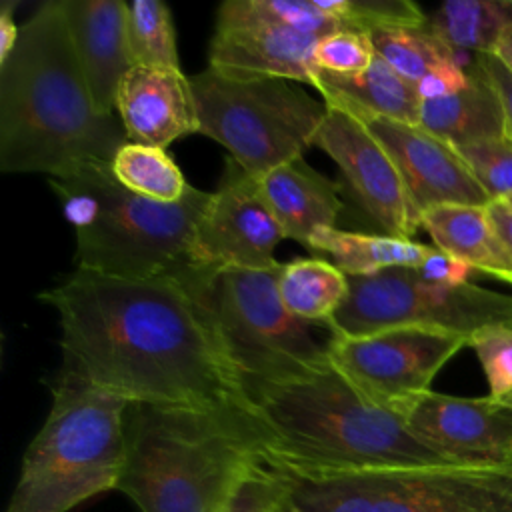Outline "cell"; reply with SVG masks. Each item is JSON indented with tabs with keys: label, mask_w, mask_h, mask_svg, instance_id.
I'll use <instances>...</instances> for the list:
<instances>
[{
	"label": "cell",
	"mask_w": 512,
	"mask_h": 512,
	"mask_svg": "<svg viewBox=\"0 0 512 512\" xmlns=\"http://www.w3.org/2000/svg\"><path fill=\"white\" fill-rule=\"evenodd\" d=\"M508 398H510V400H512V396H508Z\"/></svg>",
	"instance_id": "cell-43"
},
{
	"label": "cell",
	"mask_w": 512,
	"mask_h": 512,
	"mask_svg": "<svg viewBox=\"0 0 512 512\" xmlns=\"http://www.w3.org/2000/svg\"><path fill=\"white\" fill-rule=\"evenodd\" d=\"M420 276H424L430 282L444 284V286H464L470 284V276L474 274V268L466 262L454 258L452 254L432 246L430 254L418 268Z\"/></svg>",
	"instance_id": "cell-36"
},
{
	"label": "cell",
	"mask_w": 512,
	"mask_h": 512,
	"mask_svg": "<svg viewBox=\"0 0 512 512\" xmlns=\"http://www.w3.org/2000/svg\"><path fill=\"white\" fill-rule=\"evenodd\" d=\"M468 86L452 96L422 100L418 126L454 148L504 136V114L490 82L474 66H468Z\"/></svg>",
	"instance_id": "cell-23"
},
{
	"label": "cell",
	"mask_w": 512,
	"mask_h": 512,
	"mask_svg": "<svg viewBox=\"0 0 512 512\" xmlns=\"http://www.w3.org/2000/svg\"><path fill=\"white\" fill-rule=\"evenodd\" d=\"M262 452L260 430L242 408L130 404L118 490L142 512H222Z\"/></svg>",
	"instance_id": "cell-4"
},
{
	"label": "cell",
	"mask_w": 512,
	"mask_h": 512,
	"mask_svg": "<svg viewBox=\"0 0 512 512\" xmlns=\"http://www.w3.org/2000/svg\"><path fill=\"white\" fill-rule=\"evenodd\" d=\"M266 22L296 28L314 36L348 30L330 10L326 0H228L220 4L216 26Z\"/></svg>",
	"instance_id": "cell-28"
},
{
	"label": "cell",
	"mask_w": 512,
	"mask_h": 512,
	"mask_svg": "<svg viewBox=\"0 0 512 512\" xmlns=\"http://www.w3.org/2000/svg\"><path fill=\"white\" fill-rule=\"evenodd\" d=\"M358 120L390 154L420 216L438 206H488L492 202L452 144L414 124L380 116Z\"/></svg>",
	"instance_id": "cell-15"
},
{
	"label": "cell",
	"mask_w": 512,
	"mask_h": 512,
	"mask_svg": "<svg viewBox=\"0 0 512 512\" xmlns=\"http://www.w3.org/2000/svg\"><path fill=\"white\" fill-rule=\"evenodd\" d=\"M468 82H470V72L458 54V58L428 72L416 84V92L420 100H438V98H446L462 92L468 86Z\"/></svg>",
	"instance_id": "cell-35"
},
{
	"label": "cell",
	"mask_w": 512,
	"mask_h": 512,
	"mask_svg": "<svg viewBox=\"0 0 512 512\" xmlns=\"http://www.w3.org/2000/svg\"><path fill=\"white\" fill-rule=\"evenodd\" d=\"M374 512H512V466L368 470Z\"/></svg>",
	"instance_id": "cell-14"
},
{
	"label": "cell",
	"mask_w": 512,
	"mask_h": 512,
	"mask_svg": "<svg viewBox=\"0 0 512 512\" xmlns=\"http://www.w3.org/2000/svg\"><path fill=\"white\" fill-rule=\"evenodd\" d=\"M282 498V484L262 452L236 482L222 512H276Z\"/></svg>",
	"instance_id": "cell-34"
},
{
	"label": "cell",
	"mask_w": 512,
	"mask_h": 512,
	"mask_svg": "<svg viewBox=\"0 0 512 512\" xmlns=\"http://www.w3.org/2000/svg\"><path fill=\"white\" fill-rule=\"evenodd\" d=\"M128 406V400L62 366L52 408L24 452L4 512H68L96 494L118 490Z\"/></svg>",
	"instance_id": "cell-6"
},
{
	"label": "cell",
	"mask_w": 512,
	"mask_h": 512,
	"mask_svg": "<svg viewBox=\"0 0 512 512\" xmlns=\"http://www.w3.org/2000/svg\"><path fill=\"white\" fill-rule=\"evenodd\" d=\"M110 168L126 190L156 202H178L190 188L164 148L126 142L114 154Z\"/></svg>",
	"instance_id": "cell-27"
},
{
	"label": "cell",
	"mask_w": 512,
	"mask_h": 512,
	"mask_svg": "<svg viewBox=\"0 0 512 512\" xmlns=\"http://www.w3.org/2000/svg\"><path fill=\"white\" fill-rule=\"evenodd\" d=\"M408 428L462 466H512V400L424 392L398 408Z\"/></svg>",
	"instance_id": "cell-13"
},
{
	"label": "cell",
	"mask_w": 512,
	"mask_h": 512,
	"mask_svg": "<svg viewBox=\"0 0 512 512\" xmlns=\"http://www.w3.org/2000/svg\"><path fill=\"white\" fill-rule=\"evenodd\" d=\"M76 232V266L116 278H152L190 262V246L210 192L188 188L178 202L126 190L110 164L90 162L48 178Z\"/></svg>",
	"instance_id": "cell-5"
},
{
	"label": "cell",
	"mask_w": 512,
	"mask_h": 512,
	"mask_svg": "<svg viewBox=\"0 0 512 512\" xmlns=\"http://www.w3.org/2000/svg\"><path fill=\"white\" fill-rule=\"evenodd\" d=\"M128 142L118 118L98 112L62 0L42 2L0 64V170L48 178L110 164Z\"/></svg>",
	"instance_id": "cell-2"
},
{
	"label": "cell",
	"mask_w": 512,
	"mask_h": 512,
	"mask_svg": "<svg viewBox=\"0 0 512 512\" xmlns=\"http://www.w3.org/2000/svg\"><path fill=\"white\" fill-rule=\"evenodd\" d=\"M200 132L248 174L304 158L328 112L326 102L278 78H232L206 68L190 78Z\"/></svg>",
	"instance_id": "cell-8"
},
{
	"label": "cell",
	"mask_w": 512,
	"mask_h": 512,
	"mask_svg": "<svg viewBox=\"0 0 512 512\" xmlns=\"http://www.w3.org/2000/svg\"><path fill=\"white\" fill-rule=\"evenodd\" d=\"M116 114L134 144L166 148L200 132L192 82L180 68L132 66L118 86Z\"/></svg>",
	"instance_id": "cell-16"
},
{
	"label": "cell",
	"mask_w": 512,
	"mask_h": 512,
	"mask_svg": "<svg viewBox=\"0 0 512 512\" xmlns=\"http://www.w3.org/2000/svg\"><path fill=\"white\" fill-rule=\"evenodd\" d=\"M254 178L286 238L310 250L316 232L336 228L344 208L340 200L342 184L316 172L304 158L280 164Z\"/></svg>",
	"instance_id": "cell-19"
},
{
	"label": "cell",
	"mask_w": 512,
	"mask_h": 512,
	"mask_svg": "<svg viewBox=\"0 0 512 512\" xmlns=\"http://www.w3.org/2000/svg\"><path fill=\"white\" fill-rule=\"evenodd\" d=\"M280 266L236 268L184 264L178 274L196 292L242 376L244 386L284 382L330 366L328 338L284 306L278 292Z\"/></svg>",
	"instance_id": "cell-7"
},
{
	"label": "cell",
	"mask_w": 512,
	"mask_h": 512,
	"mask_svg": "<svg viewBox=\"0 0 512 512\" xmlns=\"http://www.w3.org/2000/svg\"><path fill=\"white\" fill-rule=\"evenodd\" d=\"M492 54L512 72V20H510V24L504 28L502 36L498 38V42H496Z\"/></svg>",
	"instance_id": "cell-40"
},
{
	"label": "cell",
	"mask_w": 512,
	"mask_h": 512,
	"mask_svg": "<svg viewBox=\"0 0 512 512\" xmlns=\"http://www.w3.org/2000/svg\"><path fill=\"white\" fill-rule=\"evenodd\" d=\"M368 36L376 54L414 86L434 68L458 58L424 26H378Z\"/></svg>",
	"instance_id": "cell-29"
},
{
	"label": "cell",
	"mask_w": 512,
	"mask_h": 512,
	"mask_svg": "<svg viewBox=\"0 0 512 512\" xmlns=\"http://www.w3.org/2000/svg\"><path fill=\"white\" fill-rule=\"evenodd\" d=\"M14 8L16 2L12 0L4 2L0 8V64L8 60L20 38V26L14 22Z\"/></svg>",
	"instance_id": "cell-38"
},
{
	"label": "cell",
	"mask_w": 512,
	"mask_h": 512,
	"mask_svg": "<svg viewBox=\"0 0 512 512\" xmlns=\"http://www.w3.org/2000/svg\"><path fill=\"white\" fill-rule=\"evenodd\" d=\"M486 208H488V214H490L496 230L500 232L502 240L512 250V204L506 200H494Z\"/></svg>",
	"instance_id": "cell-39"
},
{
	"label": "cell",
	"mask_w": 512,
	"mask_h": 512,
	"mask_svg": "<svg viewBox=\"0 0 512 512\" xmlns=\"http://www.w3.org/2000/svg\"><path fill=\"white\" fill-rule=\"evenodd\" d=\"M314 146L334 160L348 192L380 234L412 238L422 228L396 164L358 118L328 106Z\"/></svg>",
	"instance_id": "cell-12"
},
{
	"label": "cell",
	"mask_w": 512,
	"mask_h": 512,
	"mask_svg": "<svg viewBox=\"0 0 512 512\" xmlns=\"http://www.w3.org/2000/svg\"><path fill=\"white\" fill-rule=\"evenodd\" d=\"M72 42L100 114H116V92L132 68L126 34L128 2L62 0Z\"/></svg>",
	"instance_id": "cell-18"
},
{
	"label": "cell",
	"mask_w": 512,
	"mask_h": 512,
	"mask_svg": "<svg viewBox=\"0 0 512 512\" xmlns=\"http://www.w3.org/2000/svg\"><path fill=\"white\" fill-rule=\"evenodd\" d=\"M506 202H510V204H512V196H510V198H508V200H506Z\"/></svg>",
	"instance_id": "cell-42"
},
{
	"label": "cell",
	"mask_w": 512,
	"mask_h": 512,
	"mask_svg": "<svg viewBox=\"0 0 512 512\" xmlns=\"http://www.w3.org/2000/svg\"><path fill=\"white\" fill-rule=\"evenodd\" d=\"M510 20L512 0H448L426 14L424 28L456 54H486Z\"/></svg>",
	"instance_id": "cell-26"
},
{
	"label": "cell",
	"mask_w": 512,
	"mask_h": 512,
	"mask_svg": "<svg viewBox=\"0 0 512 512\" xmlns=\"http://www.w3.org/2000/svg\"><path fill=\"white\" fill-rule=\"evenodd\" d=\"M376 56L368 32L342 30L318 40L314 62L318 70L332 74H358L364 72Z\"/></svg>",
	"instance_id": "cell-33"
},
{
	"label": "cell",
	"mask_w": 512,
	"mask_h": 512,
	"mask_svg": "<svg viewBox=\"0 0 512 512\" xmlns=\"http://www.w3.org/2000/svg\"><path fill=\"white\" fill-rule=\"evenodd\" d=\"M60 318L64 368L130 404L242 408V376L178 270L116 278L76 270L40 294Z\"/></svg>",
	"instance_id": "cell-1"
},
{
	"label": "cell",
	"mask_w": 512,
	"mask_h": 512,
	"mask_svg": "<svg viewBox=\"0 0 512 512\" xmlns=\"http://www.w3.org/2000/svg\"><path fill=\"white\" fill-rule=\"evenodd\" d=\"M432 246L412 238L326 228L314 234L310 252L328 254L330 262L346 276H370L390 268H414L430 254Z\"/></svg>",
	"instance_id": "cell-24"
},
{
	"label": "cell",
	"mask_w": 512,
	"mask_h": 512,
	"mask_svg": "<svg viewBox=\"0 0 512 512\" xmlns=\"http://www.w3.org/2000/svg\"><path fill=\"white\" fill-rule=\"evenodd\" d=\"M348 288V276L320 256L296 258L280 266L278 292L284 306L314 326H330L348 296Z\"/></svg>",
	"instance_id": "cell-25"
},
{
	"label": "cell",
	"mask_w": 512,
	"mask_h": 512,
	"mask_svg": "<svg viewBox=\"0 0 512 512\" xmlns=\"http://www.w3.org/2000/svg\"><path fill=\"white\" fill-rule=\"evenodd\" d=\"M244 390L264 452L276 458L340 470L462 466L420 440L398 412L362 396L332 364Z\"/></svg>",
	"instance_id": "cell-3"
},
{
	"label": "cell",
	"mask_w": 512,
	"mask_h": 512,
	"mask_svg": "<svg viewBox=\"0 0 512 512\" xmlns=\"http://www.w3.org/2000/svg\"><path fill=\"white\" fill-rule=\"evenodd\" d=\"M348 286V296L328 326L330 334L432 328L470 340L480 330L512 326V294L474 284H436L414 268L348 276Z\"/></svg>",
	"instance_id": "cell-9"
},
{
	"label": "cell",
	"mask_w": 512,
	"mask_h": 512,
	"mask_svg": "<svg viewBox=\"0 0 512 512\" xmlns=\"http://www.w3.org/2000/svg\"><path fill=\"white\" fill-rule=\"evenodd\" d=\"M468 338L432 328H390L362 336H328V360L362 396L398 412L430 390L442 366Z\"/></svg>",
	"instance_id": "cell-10"
},
{
	"label": "cell",
	"mask_w": 512,
	"mask_h": 512,
	"mask_svg": "<svg viewBox=\"0 0 512 512\" xmlns=\"http://www.w3.org/2000/svg\"><path fill=\"white\" fill-rule=\"evenodd\" d=\"M434 246L466 262L474 272L512 284V250L496 230L486 206H438L422 214Z\"/></svg>",
	"instance_id": "cell-21"
},
{
	"label": "cell",
	"mask_w": 512,
	"mask_h": 512,
	"mask_svg": "<svg viewBox=\"0 0 512 512\" xmlns=\"http://www.w3.org/2000/svg\"><path fill=\"white\" fill-rule=\"evenodd\" d=\"M456 150L492 202L512 196V138L504 134Z\"/></svg>",
	"instance_id": "cell-31"
},
{
	"label": "cell",
	"mask_w": 512,
	"mask_h": 512,
	"mask_svg": "<svg viewBox=\"0 0 512 512\" xmlns=\"http://www.w3.org/2000/svg\"><path fill=\"white\" fill-rule=\"evenodd\" d=\"M290 512H374L368 470L316 468L264 452Z\"/></svg>",
	"instance_id": "cell-22"
},
{
	"label": "cell",
	"mask_w": 512,
	"mask_h": 512,
	"mask_svg": "<svg viewBox=\"0 0 512 512\" xmlns=\"http://www.w3.org/2000/svg\"><path fill=\"white\" fill-rule=\"evenodd\" d=\"M474 66L494 88L504 114V132L512 138V72L492 52L474 54Z\"/></svg>",
	"instance_id": "cell-37"
},
{
	"label": "cell",
	"mask_w": 512,
	"mask_h": 512,
	"mask_svg": "<svg viewBox=\"0 0 512 512\" xmlns=\"http://www.w3.org/2000/svg\"><path fill=\"white\" fill-rule=\"evenodd\" d=\"M320 36L266 22L216 26L208 68L232 78H278L312 86Z\"/></svg>",
	"instance_id": "cell-17"
},
{
	"label": "cell",
	"mask_w": 512,
	"mask_h": 512,
	"mask_svg": "<svg viewBox=\"0 0 512 512\" xmlns=\"http://www.w3.org/2000/svg\"><path fill=\"white\" fill-rule=\"evenodd\" d=\"M132 66L180 68L170 8L160 0H134L126 10Z\"/></svg>",
	"instance_id": "cell-30"
},
{
	"label": "cell",
	"mask_w": 512,
	"mask_h": 512,
	"mask_svg": "<svg viewBox=\"0 0 512 512\" xmlns=\"http://www.w3.org/2000/svg\"><path fill=\"white\" fill-rule=\"evenodd\" d=\"M468 346L476 352L490 396H512V326L480 330L468 340Z\"/></svg>",
	"instance_id": "cell-32"
},
{
	"label": "cell",
	"mask_w": 512,
	"mask_h": 512,
	"mask_svg": "<svg viewBox=\"0 0 512 512\" xmlns=\"http://www.w3.org/2000/svg\"><path fill=\"white\" fill-rule=\"evenodd\" d=\"M312 86L326 106L348 112L354 118L380 116L418 126L422 100L416 86L394 72L378 54L358 74H332L316 68Z\"/></svg>",
	"instance_id": "cell-20"
},
{
	"label": "cell",
	"mask_w": 512,
	"mask_h": 512,
	"mask_svg": "<svg viewBox=\"0 0 512 512\" xmlns=\"http://www.w3.org/2000/svg\"><path fill=\"white\" fill-rule=\"evenodd\" d=\"M276 512H290V508H288V504H286V500L282 498V502H280V506H278V510Z\"/></svg>",
	"instance_id": "cell-41"
},
{
	"label": "cell",
	"mask_w": 512,
	"mask_h": 512,
	"mask_svg": "<svg viewBox=\"0 0 512 512\" xmlns=\"http://www.w3.org/2000/svg\"><path fill=\"white\" fill-rule=\"evenodd\" d=\"M284 230L252 174L226 158L220 184L200 214L190 246V264L274 268Z\"/></svg>",
	"instance_id": "cell-11"
}]
</instances>
